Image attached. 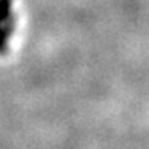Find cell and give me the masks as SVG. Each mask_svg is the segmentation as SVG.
Wrapping results in <instances>:
<instances>
[{
  "instance_id": "6da1fadb",
  "label": "cell",
  "mask_w": 149,
  "mask_h": 149,
  "mask_svg": "<svg viewBox=\"0 0 149 149\" xmlns=\"http://www.w3.org/2000/svg\"><path fill=\"white\" fill-rule=\"evenodd\" d=\"M11 3L12 0H0V23L11 15Z\"/></svg>"
}]
</instances>
